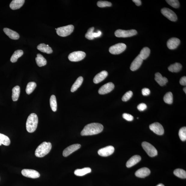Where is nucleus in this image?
Masks as SVG:
<instances>
[{
	"label": "nucleus",
	"mask_w": 186,
	"mask_h": 186,
	"mask_svg": "<svg viewBox=\"0 0 186 186\" xmlns=\"http://www.w3.org/2000/svg\"><path fill=\"white\" fill-rule=\"evenodd\" d=\"M157 186H165L163 184H160L158 185H157Z\"/></svg>",
	"instance_id": "47"
},
{
	"label": "nucleus",
	"mask_w": 186,
	"mask_h": 186,
	"mask_svg": "<svg viewBox=\"0 0 186 186\" xmlns=\"http://www.w3.org/2000/svg\"><path fill=\"white\" fill-rule=\"evenodd\" d=\"M94 27H92L88 30L87 32L85 35V37L86 38L89 40H93L94 39L93 36V31Z\"/></svg>",
	"instance_id": "38"
},
{
	"label": "nucleus",
	"mask_w": 186,
	"mask_h": 186,
	"mask_svg": "<svg viewBox=\"0 0 186 186\" xmlns=\"http://www.w3.org/2000/svg\"><path fill=\"white\" fill-rule=\"evenodd\" d=\"M25 1L24 0H13L11 2L10 4V8L13 10L20 8L24 4Z\"/></svg>",
	"instance_id": "22"
},
{
	"label": "nucleus",
	"mask_w": 186,
	"mask_h": 186,
	"mask_svg": "<svg viewBox=\"0 0 186 186\" xmlns=\"http://www.w3.org/2000/svg\"><path fill=\"white\" fill-rule=\"evenodd\" d=\"M37 48L38 50L42 52L47 54H50L53 53L52 49L48 45L41 43L39 44L37 47Z\"/></svg>",
	"instance_id": "23"
},
{
	"label": "nucleus",
	"mask_w": 186,
	"mask_h": 186,
	"mask_svg": "<svg viewBox=\"0 0 186 186\" xmlns=\"http://www.w3.org/2000/svg\"><path fill=\"white\" fill-rule=\"evenodd\" d=\"M163 100L165 102L168 104H172L173 102V95L171 92L167 93L165 95Z\"/></svg>",
	"instance_id": "35"
},
{
	"label": "nucleus",
	"mask_w": 186,
	"mask_h": 186,
	"mask_svg": "<svg viewBox=\"0 0 186 186\" xmlns=\"http://www.w3.org/2000/svg\"><path fill=\"white\" fill-rule=\"evenodd\" d=\"M180 43V41L179 39L173 37L169 39L167 41V45L169 49L173 50L177 48Z\"/></svg>",
	"instance_id": "15"
},
{
	"label": "nucleus",
	"mask_w": 186,
	"mask_h": 186,
	"mask_svg": "<svg viewBox=\"0 0 186 186\" xmlns=\"http://www.w3.org/2000/svg\"><path fill=\"white\" fill-rule=\"evenodd\" d=\"M142 147L147 154L150 157H154L157 155V151L154 146L147 142H143Z\"/></svg>",
	"instance_id": "5"
},
{
	"label": "nucleus",
	"mask_w": 186,
	"mask_h": 186,
	"mask_svg": "<svg viewBox=\"0 0 186 186\" xmlns=\"http://www.w3.org/2000/svg\"><path fill=\"white\" fill-rule=\"evenodd\" d=\"M23 54L22 50H18L14 52L11 58V61L12 63H14L17 62L19 58L21 57Z\"/></svg>",
	"instance_id": "29"
},
{
	"label": "nucleus",
	"mask_w": 186,
	"mask_h": 186,
	"mask_svg": "<svg viewBox=\"0 0 186 186\" xmlns=\"http://www.w3.org/2000/svg\"><path fill=\"white\" fill-rule=\"evenodd\" d=\"M142 93L143 95L147 96L150 95V91L149 89L144 88L142 89Z\"/></svg>",
	"instance_id": "43"
},
{
	"label": "nucleus",
	"mask_w": 186,
	"mask_h": 186,
	"mask_svg": "<svg viewBox=\"0 0 186 186\" xmlns=\"http://www.w3.org/2000/svg\"><path fill=\"white\" fill-rule=\"evenodd\" d=\"M161 12L165 17L172 22H175L177 20V16L176 14L170 9L164 8L161 9Z\"/></svg>",
	"instance_id": "9"
},
{
	"label": "nucleus",
	"mask_w": 186,
	"mask_h": 186,
	"mask_svg": "<svg viewBox=\"0 0 186 186\" xmlns=\"http://www.w3.org/2000/svg\"><path fill=\"white\" fill-rule=\"evenodd\" d=\"M133 1L137 6H140L141 5V1L140 0H133Z\"/></svg>",
	"instance_id": "46"
},
{
	"label": "nucleus",
	"mask_w": 186,
	"mask_h": 186,
	"mask_svg": "<svg viewBox=\"0 0 186 186\" xmlns=\"http://www.w3.org/2000/svg\"><path fill=\"white\" fill-rule=\"evenodd\" d=\"M86 55V53L83 51H74L69 54L68 58L71 62H77L83 60L85 57Z\"/></svg>",
	"instance_id": "8"
},
{
	"label": "nucleus",
	"mask_w": 186,
	"mask_h": 186,
	"mask_svg": "<svg viewBox=\"0 0 186 186\" xmlns=\"http://www.w3.org/2000/svg\"><path fill=\"white\" fill-rule=\"evenodd\" d=\"M91 169L89 168H85L82 169H78L74 172L75 175L82 176L91 172Z\"/></svg>",
	"instance_id": "25"
},
{
	"label": "nucleus",
	"mask_w": 186,
	"mask_h": 186,
	"mask_svg": "<svg viewBox=\"0 0 186 186\" xmlns=\"http://www.w3.org/2000/svg\"><path fill=\"white\" fill-rule=\"evenodd\" d=\"M10 144L11 141L8 136L3 134L0 133V146L2 144L8 146Z\"/></svg>",
	"instance_id": "30"
},
{
	"label": "nucleus",
	"mask_w": 186,
	"mask_h": 186,
	"mask_svg": "<svg viewBox=\"0 0 186 186\" xmlns=\"http://www.w3.org/2000/svg\"><path fill=\"white\" fill-rule=\"evenodd\" d=\"M37 86V84L35 82H29L27 85L26 88V92L28 94H29L32 93L36 88Z\"/></svg>",
	"instance_id": "32"
},
{
	"label": "nucleus",
	"mask_w": 186,
	"mask_h": 186,
	"mask_svg": "<svg viewBox=\"0 0 186 186\" xmlns=\"http://www.w3.org/2000/svg\"><path fill=\"white\" fill-rule=\"evenodd\" d=\"M114 148L112 146H108L98 150V154L100 156L106 157L110 156L114 153Z\"/></svg>",
	"instance_id": "12"
},
{
	"label": "nucleus",
	"mask_w": 186,
	"mask_h": 186,
	"mask_svg": "<svg viewBox=\"0 0 186 186\" xmlns=\"http://www.w3.org/2000/svg\"><path fill=\"white\" fill-rule=\"evenodd\" d=\"M73 25H70L60 27L56 29V32L59 36L65 37L71 34L74 30Z\"/></svg>",
	"instance_id": "4"
},
{
	"label": "nucleus",
	"mask_w": 186,
	"mask_h": 186,
	"mask_svg": "<svg viewBox=\"0 0 186 186\" xmlns=\"http://www.w3.org/2000/svg\"><path fill=\"white\" fill-rule=\"evenodd\" d=\"M141 157L139 155H135L132 157L126 163L127 168H130L138 163L141 160Z\"/></svg>",
	"instance_id": "18"
},
{
	"label": "nucleus",
	"mask_w": 186,
	"mask_h": 186,
	"mask_svg": "<svg viewBox=\"0 0 186 186\" xmlns=\"http://www.w3.org/2000/svg\"><path fill=\"white\" fill-rule=\"evenodd\" d=\"M183 90H184V91L185 93H186V87H185V88H184Z\"/></svg>",
	"instance_id": "48"
},
{
	"label": "nucleus",
	"mask_w": 186,
	"mask_h": 186,
	"mask_svg": "<svg viewBox=\"0 0 186 186\" xmlns=\"http://www.w3.org/2000/svg\"><path fill=\"white\" fill-rule=\"evenodd\" d=\"M155 80L161 86L165 85L168 82V79L166 77L162 76L159 72H157L155 74Z\"/></svg>",
	"instance_id": "21"
},
{
	"label": "nucleus",
	"mask_w": 186,
	"mask_h": 186,
	"mask_svg": "<svg viewBox=\"0 0 186 186\" xmlns=\"http://www.w3.org/2000/svg\"><path fill=\"white\" fill-rule=\"evenodd\" d=\"M133 95V92L129 91L127 92L122 98V100L123 102H126L129 100L132 97Z\"/></svg>",
	"instance_id": "40"
},
{
	"label": "nucleus",
	"mask_w": 186,
	"mask_h": 186,
	"mask_svg": "<svg viewBox=\"0 0 186 186\" xmlns=\"http://www.w3.org/2000/svg\"><path fill=\"white\" fill-rule=\"evenodd\" d=\"M182 68V65L180 63H176L169 66L168 69L169 72H179Z\"/></svg>",
	"instance_id": "28"
},
{
	"label": "nucleus",
	"mask_w": 186,
	"mask_h": 186,
	"mask_svg": "<svg viewBox=\"0 0 186 186\" xmlns=\"http://www.w3.org/2000/svg\"><path fill=\"white\" fill-rule=\"evenodd\" d=\"M137 34V32L135 29L123 30L118 29L115 32V36L117 37L126 38L135 36Z\"/></svg>",
	"instance_id": "6"
},
{
	"label": "nucleus",
	"mask_w": 186,
	"mask_h": 186,
	"mask_svg": "<svg viewBox=\"0 0 186 186\" xmlns=\"http://www.w3.org/2000/svg\"><path fill=\"white\" fill-rule=\"evenodd\" d=\"M52 148L51 143L44 142L40 145L35 151V155L38 157L45 156L49 154Z\"/></svg>",
	"instance_id": "3"
},
{
	"label": "nucleus",
	"mask_w": 186,
	"mask_h": 186,
	"mask_svg": "<svg viewBox=\"0 0 186 186\" xmlns=\"http://www.w3.org/2000/svg\"><path fill=\"white\" fill-rule=\"evenodd\" d=\"M81 147V145L79 144H75L69 146V147L66 148L63 150V156L64 157H67L69 156L73 152L79 149Z\"/></svg>",
	"instance_id": "14"
},
{
	"label": "nucleus",
	"mask_w": 186,
	"mask_h": 186,
	"mask_svg": "<svg viewBox=\"0 0 186 186\" xmlns=\"http://www.w3.org/2000/svg\"><path fill=\"white\" fill-rule=\"evenodd\" d=\"M174 174L178 177L181 178H186V172L184 169H175L174 171Z\"/></svg>",
	"instance_id": "33"
},
{
	"label": "nucleus",
	"mask_w": 186,
	"mask_h": 186,
	"mask_svg": "<svg viewBox=\"0 0 186 186\" xmlns=\"http://www.w3.org/2000/svg\"><path fill=\"white\" fill-rule=\"evenodd\" d=\"M122 117L124 119L129 121H132L134 119L133 116L130 114H127V113H124L122 115Z\"/></svg>",
	"instance_id": "41"
},
{
	"label": "nucleus",
	"mask_w": 186,
	"mask_h": 186,
	"mask_svg": "<svg viewBox=\"0 0 186 186\" xmlns=\"http://www.w3.org/2000/svg\"><path fill=\"white\" fill-rule=\"evenodd\" d=\"M83 81V77L81 76L78 77L72 86L71 89V91L72 92H74L76 91L77 89L81 86Z\"/></svg>",
	"instance_id": "27"
},
{
	"label": "nucleus",
	"mask_w": 186,
	"mask_h": 186,
	"mask_svg": "<svg viewBox=\"0 0 186 186\" xmlns=\"http://www.w3.org/2000/svg\"><path fill=\"white\" fill-rule=\"evenodd\" d=\"M22 174L25 177L32 178H38L40 176L38 172L32 169H23L22 171Z\"/></svg>",
	"instance_id": "10"
},
{
	"label": "nucleus",
	"mask_w": 186,
	"mask_h": 186,
	"mask_svg": "<svg viewBox=\"0 0 186 186\" xmlns=\"http://www.w3.org/2000/svg\"><path fill=\"white\" fill-rule=\"evenodd\" d=\"M180 83L181 85L183 86H186V77L184 76L181 78L180 80Z\"/></svg>",
	"instance_id": "44"
},
{
	"label": "nucleus",
	"mask_w": 186,
	"mask_h": 186,
	"mask_svg": "<svg viewBox=\"0 0 186 186\" xmlns=\"http://www.w3.org/2000/svg\"><path fill=\"white\" fill-rule=\"evenodd\" d=\"M103 129V127L101 124L97 123L89 124L85 126L81 132V135L82 136L96 135L102 132Z\"/></svg>",
	"instance_id": "1"
},
{
	"label": "nucleus",
	"mask_w": 186,
	"mask_h": 186,
	"mask_svg": "<svg viewBox=\"0 0 186 186\" xmlns=\"http://www.w3.org/2000/svg\"><path fill=\"white\" fill-rule=\"evenodd\" d=\"M127 48L125 44L120 43L111 46L109 49V52L113 55H118L123 53Z\"/></svg>",
	"instance_id": "7"
},
{
	"label": "nucleus",
	"mask_w": 186,
	"mask_h": 186,
	"mask_svg": "<svg viewBox=\"0 0 186 186\" xmlns=\"http://www.w3.org/2000/svg\"><path fill=\"white\" fill-rule=\"evenodd\" d=\"M38 123V117L36 114L32 113L28 116L26 123V128L28 133H34L37 128Z\"/></svg>",
	"instance_id": "2"
},
{
	"label": "nucleus",
	"mask_w": 186,
	"mask_h": 186,
	"mask_svg": "<svg viewBox=\"0 0 186 186\" xmlns=\"http://www.w3.org/2000/svg\"><path fill=\"white\" fill-rule=\"evenodd\" d=\"M97 6L101 8H105L106 7H110L112 6V4L110 2L106 1H99L97 2Z\"/></svg>",
	"instance_id": "39"
},
{
	"label": "nucleus",
	"mask_w": 186,
	"mask_h": 186,
	"mask_svg": "<svg viewBox=\"0 0 186 186\" xmlns=\"http://www.w3.org/2000/svg\"><path fill=\"white\" fill-rule=\"evenodd\" d=\"M151 130L158 135H162L164 133V129L163 126L158 122H155L151 125L149 126Z\"/></svg>",
	"instance_id": "11"
},
{
	"label": "nucleus",
	"mask_w": 186,
	"mask_h": 186,
	"mask_svg": "<svg viewBox=\"0 0 186 186\" xmlns=\"http://www.w3.org/2000/svg\"><path fill=\"white\" fill-rule=\"evenodd\" d=\"M151 171L147 168H142L139 169L135 173L136 176L140 178H145L149 175Z\"/></svg>",
	"instance_id": "17"
},
{
	"label": "nucleus",
	"mask_w": 186,
	"mask_h": 186,
	"mask_svg": "<svg viewBox=\"0 0 186 186\" xmlns=\"http://www.w3.org/2000/svg\"><path fill=\"white\" fill-rule=\"evenodd\" d=\"M137 108L140 111H142L147 109V105L144 103H141L138 105Z\"/></svg>",
	"instance_id": "42"
},
{
	"label": "nucleus",
	"mask_w": 186,
	"mask_h": 186,
	"mask_svg": "<svg viewBox=\"0 0 186 186\" xmlns=\"http://www.w3.org/2000/svg\"><path fill=\"white\" fill-rule=\"evenodd\" d=\"M4 32L10 38L13 40H17L20 38V35L17 32L8 28H4Z\"/></svg>",
	"instance_id": "20"
},
{
	"label": "nucleus",
	"mask_w": 186,
	"mask_h": 186,
	"mask_svg": "<svg viewBox=\"0 0 186 186\" xmlns=\"http://www.w3.org/2000/svg\"><path fill=\"white\" fill-rule=\"evenodd\" d=\"M143 62V60L139 55L132 63L130 66V69L133 71H135L139 68Z\"/></svg>",
	"instance_id": "16"
},
{
	"label": "nucleus",
	"mask_w": 186,
	"mask_h": 186,
	"mask_svg": "<svg viewBox=\"0 0 186 186\" xmlns=\"http://www.w3.org/2000/svg\"><path fill=\"white\" fill-rule=\"evenodd\" d=\"M102 33L100 31H99L97 32H94L93 34V36L94 38H97L98 37H99L101 36V35H102Z\"/></svg>",
	"instance_id": "45"
},
{
	"label": "nucleus",
	"mask_w": 186,
	"mask_h": 186,
	"mask_svg": "<svg viewBox=\"0 0 186 186\" xmlns=\"http://www.w3.org/2000/svg\"><path fill=\"white\" fill-rule=\"evenodd\" d=\"M167 3L173 8H177L180 6L179 2L178 0H166Z\"/></svg>",
	"instance_id": "37"
},
{
	"label": "nucleus",
	"mask_w": 186,
	"mask_h": 186,
	"mask_svg": "<svg viewBox=\"0 0 186 186\" xmlns=\"http://www.w3.org/2000/svg\"><path fill=\"white\" fill-rule=\"evenodd\" d=\"M179 136L181 141H184L186 140V127H183L181 128L178 133Z\"/></svg>",
	"instance_id": "36"
},
{
	"label": "nucleus",
	"mask_w": 186,
	"mask_h": 186,
	"mask_svg": "<svg viewBox=\"0 0 186 186\" xmlns=\"http://www.w3.org/2000/svg\"><path fill=\"white\" fill-rule=\"evenodd\" d=\"M150 53V49L147 47L143 48L142 50H141L139 56L143 60L146 59L149 56Z\"/></svg>",
	"instance_id": "31"
},
{
	"label": "nucleus",
	"mask_w": 186,
	"mask_h": 186,
	"mask_svg": "<svg viewBox=\"0 0 186 186\" xmlns=\"http://www.w3.org/2000/svg\"><path fill=\"white\" fill-rule=\"evenodd\" d=\"M20 91V89L19 86H16L13 89L12 99L14 102H16L18 100L19 97Z\"/></svg>",
	"instance_id": "26"
},
{
	"label": "nucleus",
	"mask_w": 186,
	"mask_h": 186,
	"mask_svg": "<svg viewBox=\"0 0 186 186\" xmlns=\"http://www.w3.org/2000/svg\"><path fill=\"white\" fill-rule=\"evenodd\" d=\"M114 88V84L110 82L102 86L99 89L98 93L100 95H105L111 92Z\"/></svg>",
	"instance_id": "13"
},
{
	"label": "nucleus",
	"mask_w": 186,
	"mask_h": 186,
	"mask_svg": "<svg viewBox=\"0 0 186 186\" xmlns=\"http://www.w3.org/2000/svg\"><path fill=\"white\" fill-rule=\"evenodd\" d=\"M36 58L37 64L39 67L44 66L47 64V60L41 54H38Z\"/></svg>",
	"instance_id": "24"
},
{
	"label": "nucleus",
	"mask_w": 186,
	"mask_h": 186,
	"mask_svg": "<svg viewBox=\"0 0 186 186\" xmlns=\"http://www.w3.org/2000/svg\"><path fill=\"white\" fill-rule=\"evenodd\" d=\"M108 75V73L106 71L104 70L99 73L94 77L93 81L94 83L97 84L103 81Z\"/></svg>",
	"instance_id": "19"
},
{
	"label": "nucleus",
	"mask_w": 186,
	"mask_h": 186,
	"mask_svg": "<svg viewBox=\"0 0 186 186\" xmlns=\"http://www.w3.org/2000/svg\"><path fill=\"white\" fill-rule=\"evenodd\" d=\"M50 103L51 109L53 112H56L57 110V102L56 96L53 95L51 96Z\"/></svg>",
	"instance_id": "34"
}]
</instances>
